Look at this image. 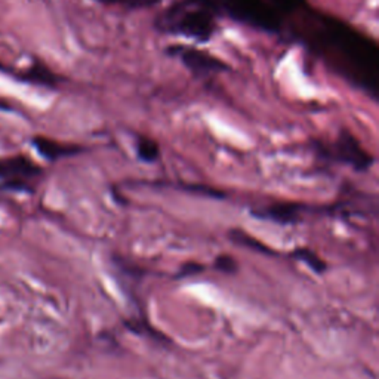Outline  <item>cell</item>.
<instances>
[{
  "label": "cell",
  "mask_w": 379,
  "mask_h": 379,
  "mask_svg": "<svg viewBox=\"0 0 379 379\" xmlns=\"http://www.w3.org/2000/svg\"><path fill=\"white\" fill-rule=\"evenodd\" d=\"M156 27L170 35L208 42L215 33V9L211 0H177L156 18Z\"/></svg>",
  "instance_id": "cell-1"
},
{
  "label": "cell",
  "mask_w": 379,
  "mask_h": 379,
  "mask_svg": "<svg viewBox=\"0 0 379 379\" xmlns=\"http://www.w3.org/2000/svg\"><path fill=\"white\" fill-rule=\"evenodd\" d=\"M332 157L341 163H345L357 172H365L373 165V157L366 150H363L357 138L349 131H341L338 139L332 147Z\"/></svg>",
  "instance_id": "cell-2"
},
{
  "label": "cell",
  "mask_w": 379,
  "mask_h": 379,
  "mask_svg": "<svg viewBox=\"0 0 379 379\" xmlns=\"http://www.w3.org/2000/svg\"><path fill=\"white\" fill-rule=\"evenodd\" d=\"M169 54L180 57L182 64L197 77H206L227 70V64H224L223 61H219L208 52L194 49V47L172 46Z\"/></svg>",
  "instance_id": "cell-3"
},
{
  "label": "cell",
  "mask_w": 379,
  "mask_h": 379,
  "mask_svg": "<svg viewBox=\"0 0 379 379\" xmlns=\"http://www.w3.org/2000/svg\"><path fill=\"white\" fill-rule=\"evenodd\" d=\"M305 211V206L299 203H291V202H279L273 203L270 206L264 209H260L258 212H254V215L260 219L265 221H274L279 224H295L301 219V214Z\"/></svg>",
  "instance_id": "cell-4"
},
{
  "label": "cell",
  "mask_w": 379,
  "mask_h": 379,
  "mask_svg": "<svg viewBox=\"0 0 379 379\" xmlns=\"http://www.w3.org/2000/svg\"><path fill=\"white\" fill-rule=\"evenodd\" d=\"M40 169L28 162L27 159H12L6 161L0 168V178H4L6 184H12L15 187L27 184V180L37 177Z\"/></svg>",
  "instance_id": "cell-5"
},
{
  "label": "cell",
  "mask_w": 379,
  "mask_h": 379,
  "mask_svg": "<svg viewBox=\"0 0 379 379\" xmlns=\"http://www.w3.org/2000/svg\"><path fill=\"white\" fill-rule=\"evenodd\" d=\"M37 147H39L40 153H42L45 157H47V159H51V161L61 159V157L73 156V154H76V153L81 151V148H78V147L58 144V142L47 141V139H40V141H37Z\"/></svg>",
  "instance_id": "cell-6"
},
{
  "label": "cell",
  "mask_w": 379,
  "mask_h": 379,
  "mask_svg": "<svg viewBox=\"0 0 379 379\" xmlns=\"http://www.w3.org/2000/svg\"><path fill=\"white\" fill-rule=\"evenodd\" d=\"M230 239L239 246H243V247H249L252 250H257V252H262V254H274V252L265 246L262 242L254 239V237L246 234L243 230H231L230 231Z\"/></svg>",
  "instance_id": "cell-7"
},
{
  "label": "cell",
  "mask_w": 379,
  "mask_h": 379,
  "mask_svg": "<svg viewBox=\"0 0 379 379\" xmlns=\"http://www.w3.org/2000/svg\"><path fill=\"white\" fill-rule=\"evenodd\" d=\"M292 257L299 260V261H303L304 264H307L313 272L315 273H325L327 270V264L317 255V254H314L313 250L307 249V247H299L296 250L292 252Z\"/></svg>",
  "instance_id": "cell-8"
},
{
  "label": "cell",
  "mask_w": 379,
  "mask_h": 379,
  "mask_svg": "<svg viewBox=\"0 0 379 379\" xmlns=\"http://www.w3.org/2000/svg\"><path fill=\"white\" fill-rule=\"evenodd\" d=\"M136 153H138L139 159L147 162V163L156 162L161 156V150H159V146H157V142L150 139V138H146V136H141L138 139Z\"/></svg>",
  "instance_id": "cell-9"
},
{
  "label": "cell",
  "mask_w": 379,
  "mask_h": 379,
  "mask_svg": "<svg viewBox=\"0 0 379 379\" xmlns=\"http://www.w3.org/2000/svg\"><path fill=\"white\" fill-rule=\"evenodd\" d=\"M215 268L226 274H234L237 272V261L230 255H219L215 262Z\"/></svg>",
  "instance_id": "cell-10"
},
{
  "label": "cell",
  "mask_w": 379,
  "mask_h": 379,
  "mask_svg": "<svg viewBox=\"0 0 379 379\" xmlns=\"http://www.w3.org/2000/svg\"><path fill=\"white\" fill-rule=\"evenodd\" d=\"M204 270V267L202 264H196V262H190V264H185L182 268H181V273L178 274V277H190V276H194V274H199Z\"/></svg>",
  "instance_id": "cell-11"
},
{
  "label": "cell",
  "mask_w": 379,
  "mask_h": 379,
  "mask_svg": "<svg viewBox=\"0 0 379 379\" xmlns=\"http://www.w3.org/2000/svg\"><path fill=\"white\" fill-rule=\"evenodd\" d=\"M100 2H104V4H122V5H124L126 8L129 9L134 0H100Z\"/></svg>",
  "instance_id": "cell-12"
}]
</instances>
